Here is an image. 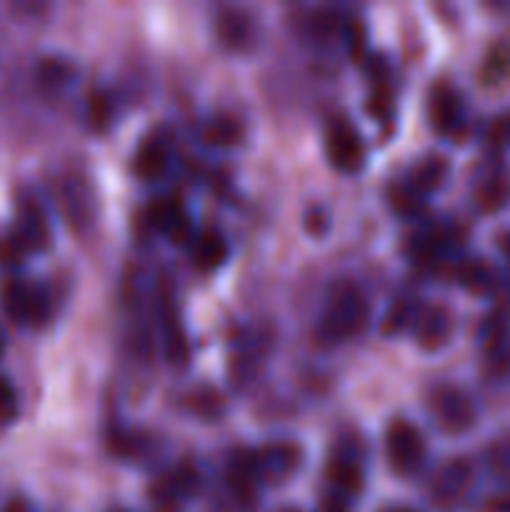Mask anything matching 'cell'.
<instances>
[{
    "mask_svg": "<svg viewBox=\"0 0 510 512\" xmlns=\"http://www.w3.org/2000/svg\"><path fill=\"white\" fill-rule=\"evenodd\" d=\"M328 480L333 483L335 493L340 495H358L363 490L365 478L360 465L353 458H333L328 463Z\"/></svg>",
    "mask_w": 510,
    "mask_h": 512,
    "instance_id": "ffe728a7",
    "label": "cell"
},
{
    "mask_svg": "<svg viewBox=\"0 0 510 512\" xmlns=\"http://www.w3.org/2000/svg\"><path fill=\"white\" fill-rule=\"evenodd\" d=\"M448 173L450 165L443 155H428V158L420 160V163L415 165L413 173H410V185H413L420 195L430 193V190H438L440 185L448 180Z\"/></svg>",
    "mask_w": 510,
    "mask_h": 512,
    "instance_id": "d6986e66",
    "label": "cell"
},
{
    "mask_svg": "<svg viewBox=\"0 0 510 512\" xmlns=\"http://www.w3.org/2000/svg\"><path fill=\"white\" fill-rule=\"evenodd\" d=\"M493 512H510V498H500L498 503L493 505Z\"/></svg>",
    "mask_w": 510,
    "mask_h": 512,
    "instance_id": "1f68e13d",
    "label": "cell"
},
{
    "mask_svg": "<svg viewBox=\"0 0 510 512\" xmlns=\"http://www.w3.org/2000/svg\"><path fill=\"white\" fill-rule=\"evenodd\" d=\"M498 248H500V253L505 255V260L510 263V230H505V233L498 235Z\"/></svg>",
    "mask_w": 510,
    "mask_h": 512,
    "instance_id": "4dcf8cb0",
    "label": "cell"
},
{
    "mask_svg": "<svg viewBox=\"0 0 510 512\" xmlns=\"http://www.w3.org/2000/svg\"><path fill=\"white\" fill-rule=\"evenodd\" d=\"M113 118V103H110L108 95L93 93L88 100V120L93 123V128L103 130L108 125V120Z\"/></svg>",
    "mask_w": 510,
    "mask_h": 512,
    "instance_id": "d4e9b609",
    "label": "cell"
},
{
    "mask_svg": "<svg viewBox=\"0 0 510 512\" xmlns=\"http://www.w3.org/2000/svg\"><path fill=\"white\" fill-rule=\"evenodd\" d=\"M318 512H353V508H350V500L345 495L333 493L320 500Z\"/></svg>",
    "mask_w": 510,
    "mask_h": 512,
    "instance_id": "f1b7e54d",
    "label": "cell"
},
{
    "mask_svg": "<svg viewBox=\"0 0 510 512\" xmlns=\"http://www.w3.org/2000/svg\"><path fill=\"white\" fill-rule=\"evenodd\" d=\"M430 123L445 138H463L465 133V105L450 85L440 83L430 90L428 103Z\"/></svg>",
    "mask_w": 510,
    "mask_h": 512,
    "instance_id": "52a82bcc",
    "label": "cell"
},
{
    "mask_svg": "<svg viewBox=\"0 0 510 512\" xmlns=\"http://www.w3.org/2000/svg\"><path fill=\"white\" fill-rule=\"evenodd\" d=\"M325 153L330 165L340 173H358L365 165V145L358 130L348 120H333L325 130Z\"/></svg>",
    "mask_w": 510,
    "mask_h": 512,
    "instance_id": "5b68a950",
    "label": "cell"
},
{
    "mask_svg": "<svg viewBox=\"0 0 510 512\" xmlns=\"http://www.w3.org/2000/svg\"><path fill=\"white\" fill-rule=\"evenodd\" d=\"M510 335V313L505 308L490 310L480 325V340L488 350H500Z\"/></svg>",
    "mask_w": 510,
    "mask_h": 512,
    "instance_id": "7402d4cb",
    "label": "cell"
},
{
    "mask_svg": "<svg viewBox=\"0 0 510 512\" xmlns=\"http://www.w3.org/2000/svg\"><path fill=\"white\" fill-rule=\"evenodd\" d=\"M453 330L455 320L450 315V310L443 308V305H425V308H418V313H415V343L423 350H428V353L445 348L450 343V338H453Z\"/></svg>",
    "mask_w": 510,
    "mask_h": 512,
    "instance_id": "ba28073f",
    "label": "cell"
},
{
    "mask_svg": "<svg viewBox=\"0 0 510 512\" xmlns=\"http://www.w3.org/2000/svg\"><path fill=\"white\" fill-rule=\"evenodd\" d=\"M370 303L368 295L353 283L335 285L315 325V338L320 345H340L368 328Z\"/></svg>",
    "mask_w": 510,
    "mask_h": 512,
    "instance_id": "6da1fadb",
    "label": "cell"
},
{
    "mask_svg": "<svg viewBox=\"0 0 510 512\" xmlns=\"http://www.w3.org/2000/svg\"><path fill=\"white\" fill-rule=\"evenodd\" d=\"M428 408L435 423L445 430V433H468L478 420V410L470 395L465 390L455 388V385H435L428 395Z\"/></svg>",
    "mask_w": 510,
    "mask_h": 512,
    "instance_id": "7a4b0ae2",
    "label": "cell"
},
{
    "mask_svg": "<svg viewBox=\"0 0 510 512\" xmlns=\"http://www.w3.org/2000/svg\"><path fill=\"white\" fill-rule=\"evenodd\" d=\"M338 28H340V15L338 10L333 8L315 10L313 18H310V30H313V35H318V38H330V35H335V30Z\"/></svg>",
    "mask_w": 510,
    "mask_h": 512,
    "instance_id": "484cf974",
    "label": "cell"
},
{
    "mask_svg": "<svg viewBox=\"0 0 510 512\" xmlns=\"http://www.w3.org/2000/svg\"><path fill=\"white\" fill-rule=\"evenodd\" d=\"M5 512H30V508L25 503H10V508Z\"/></svg>",
    "mask_w": 510,
    "mask_h": 512,
    "instance_id": "d6a6232c",
    "label": "cell"
},
{
    "mask_svg": "<svg viewBox=\"0 0 510 512\" xmlns=\"http://www.w3.org/2000/svg\"><path fill=\"white\" fill-rule=\"evenodd\" d=\"M415 313H418V308H415L410 300H405V298L395 300V303L388 308V313H385L383 323H380V333L398 335V333H403L405 328H413Z\"/></svg>",
    "mask_w": 510,
    "mask_h": 512,
    "instance_id": "603a6c76",
    "label": "cell"
},
{
    "mask_svg": "<svg viewBox=\"0 0 510 512\" xmlns=\"http://www.w3.org/2000/svg\"><path fill=\"white\" fill-rule=\"evenodd\" d=\"M215 30H218L220 43L228 45L230 50L248 48L250 40H253V20L238 8L220 10L218 20H215Z\"/></svg>",
    "mask_w": 510,
    "mask_h": 512,
    "instance_id": "7c38bea8",
    "label": "cell"
},
{
    "mask_svg": "<svg viewBox=\"0 0 510 512\" xmlns=\"http://www.w3.org/2000/svg\"><path fill=\"white\" fill-rule=\"evenodd\" d=\"M345 35H348V48L350 53H353V58H360L363 55V28H360V23H350L348 30H345Z\"/></svg>",
    "mask_w": 510,
    "mask_h": 512,
    "instance_id": "f546056e",
    "label": "cell"
},
{
    "mask_svg": "<svg viewBox=\"0 0 510 512\" xmlns=\"http://www.w3.org/2000/svg\"><path fill=\"white\" fill-rule=\"evenodd\" d=\"M148 220L153 223L155 230L168 235L173 243H185V240L195 238L188 213H185L183 205L173 198L155 200L148 210Z\"/></svg>",
    "mask_w": 510,
    "mask_h": 512,
    "instance_id": "30bf717a",
    "label": "cell"
},
{
    "mask_svg": "<svg viewBox=\"0 0 510 512\" xmlns=\"http://www.w3.org/2000/svg\"><path fill=\"white\" fill-rule=\"evenodd\" d=\"M253 463L260 480H285L298 470L300 450L293 443H270L253 450Z\"/></svg>",
    "mask_w": 510,
    "mask_h": 512,
    "instance_id": "9c48e42d",
    "label": "cell"
},
{
    "mask_svg": "<svg viewBox=\"0 0 510 512\" xmlns=\"http://www.w3.org/2000/svg\"><path fill=\"white\" fill-rule=\"evenodd\" d=\"M18 393L5 378H0V423L8 425L18 418Z\"/></svg>",
    "mask_w": 510,
    "mask_h": 512,
    "instance_id": "4316f807",
    "label": "cell"
},
{
    "mask_svg": "<svg viewBox=\"0 0 510 512\" xmlns=\"http://www.w3.org/2000/svg\"><path fill=\"white\" fill-rule=\"evenodd\" d=\"M160 325H163V340H165V353H168V360L175 365V368H183L188 363V340H185V330L180 325L178 313L173 310V305L163 303L160 305Z\"/></svg>",
    "mask_w": 510,
    "mask_h": 512,
    "instance_id": "5bb4252c",
    "label": "cell"
},
{
    "mask_svg": "<svg viewBox=\"0 0 510 512\" xmlns=\"http://www.w3.org/2000/svg\"><path fill=\"white\" fill-rule=\"evenodd\" d=\"M385 455L398 475H413L425 463V440L408 420H393L385 433Z\"/></svg>",
    "mask_w": 510,
    "mask_h": 512,
    "instance_id": "277c9868",
    "label": "cell"
},
{
    "mask_svg": "<svg viewBox=\"0 0 510 512\" xmlns=\"http://www.w3.org/2000/svg\"><path fill=\"white\" fill-rule=\"evenodd\" d=\"M78 75V68L70 63L68 58H58V55H48L38 63L35 68V78H38V85L48 93H60V90L68 88L70 83Z\"/></svg>",
    "mask_w": 510,
    "mask_h": 512,
    "instance_id": "2e32d148",
    "label": "cell"
},
{
    "mask_svg": "<svg viewBox=\"0 0 510 512\" xmlns=\"http://www.w3.org/2000/svg\"><path fill=\"white\" fill-rule=\"evenodd\" d=\"M385 512H415V510H410V508H393V510H385Z\"/></svg>",
    "mask_w": 510,
    "mask_h": 512,
    "instance_id": "836d02e7",
    "label": "cell"
},
{
    "mask_svg": "<svg viewBox=\"0 0 510 512\" xmlns=\"http://www.w3.org/2000/svg\"><path fill=\"white\" fill-rule=\"evenodd\" d=\"M170 163L168 145L158 138H148L145 143H140L138 153H135V173L143 180H155L165 173Z\"/></svg>",
    "mask_w": 510,
    "mask_h": 512,
    "instance_id": "ac0fdd59",
    "label": "cell"
},
{
    "mask_svg": "<svg viewBox=\"0 0 510 512\" xmlns=\"http://www.w3.org/2000/svg\"><path fill=\"white\" fill-rule=\"evenodd\" d=\"M508 198L510 180L500 173L488 175V178L478 185V190H475V203H478V208L485 210V213H495V210H500L503 205H508Z\"/></svg>",
    "mask_w": 510,
    "mask_h": 512,
    "instance_id": "44dd1931",
    "label": "cell"
},
{
    "mask_svg": "<svg viewBox=\"0 0 510 512\" xmlns=\"http://www.w3.org/2000/svg\"><path fill=\"white\" fill-rule=\"evenodd\" d=\"M488 468L498 478L510 480V443H498L488 450Z\"/></svg>",
    "mask_w": 510,
    "mask_h": 512,
    "instance_id": "83f0119b",
    "label": "cell"
},
{
    "mask_svg": "<svg viewBox=\"0 0 510 512\" xmlns=\"http://www.w3.org/2000/svg\"><path fill=\"white\" fill-rule=\"evenodd\" d=\"M3 310L8 318L18 325H43L50 318V295L43 285L25 283V280H10L0 293Z\"/></svg>",
    "mask_w": 510,
    "mask_h": 512,
    "instance_id": "3957f363",
    "label": "cell"
},
{
    "mask_svg": "<svg viewBox=\"0 0 510 512\" xmlns=\"http://www.w3.org/2000/svg\"><path fill=\"white\" fill-rule=\"evenodd\" d=\"M10 235L18 240V245L25 250V253L48 248L50 225H48V218H45V213L40 210L38 203L20 205L18 225H15V230Z\"/></svg>",
    "mask_w": 510,
    "mask_h": 512,
    "instance_id": "8fae6325",
    "label": "cell"
},
{
    "mask_svg": "<svg viewBox=\"0 0 510 512\" xmlns=\"http://www.w3.org/2000/svg\"><path fill=\"white\" fill-rule=\"evenodd\" d=\"M280 512H300V510H293V508H285V510H280Z\"/></svg>",
    "mask_w": 510,
    "mask_h": 512,
    "instance_id": "e575fe53",
    "label": "cell"
},
{
    "mask_svg": "<svg viewBox=\"0 0 510 512\" xmlns=\"http://www.w3.org/2000/svg\"><path fill=\"white\" fill-rule=\"evenodd\" d=\"M243 135V123H240L238 118H233V115L225 113L210 118L208 123L203 125V130H200V138H203V143L210 145V148H235V145H240Z\"/></svg>",
    "mask_w": 510,
    "mask_h": 512,
    "instance_id": "e0dca14e",
    "label": "cell"
},
{
    "mask_svg": "<svg viewBox=\"0 0 510 512\" xmlns=\"http://www.w3.org/2000/svg\"><path fill=\"white\" fill-rule=\"evenodd\" d=\"M455 275H458V283L473 295H490L498 288V273L483 258L463 260L458 270H455Z\"/></svg>",
    "mask_w": 510,
    "mask_h": 512,
    "instance_id": "9a60e30c",
    "label": "cell"
},
{
    "mask_svg": "<svg viewBox=\"0 0 510 512\" xmlns=\"http://www.w3.org/2000/svg\"><path fill=\"white\" fill-rule=\"evenodd\" d=\"M390 205L398 210L400 215H415L423 208V195L413 188V185H395L390 193Z\"/></svg>",
    "mask_w": 510,
    "mask_h": 512,
    "instance_id": "cb8c5ba5",
    "label": "cell"
},
{
    "mask_svg": "<svg viewBox=\"0 0 510 512\" xmlns=\"http://www.w3.org/2000/svg\"><path fill=\"white\" fill-rule=\"evenodd\" d=\"M470 485H473V465L465 458H455L435 473L433 483H430V500L438 508H455L458 503H463Z\"/></svg>",
    "mask_w": 510,
    "mask_h": 512,
    "instance_id": "8992f818",
    "label": "cell"
},
{
    "mask_svg": "<svg viewBox=\"0 0 510 512\" xmlns=\"http://www.w3.org/2000/svg\"><path fill=\"white\" fill-rule=\"evenodd\" d=\"M228 240L220 230L205 228L193 238V260L200 270H218L228 260Z\"/></svg>",
    "mask_w": 510,
    "mask_h": 512,
    "instance_id": "4fadbf2b",
    "label": "cell"
}]
</instances>
